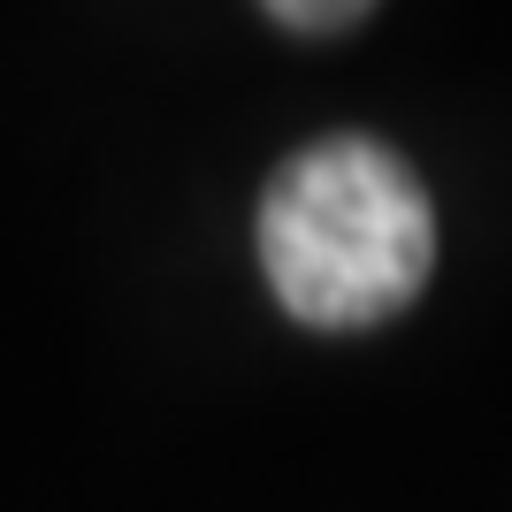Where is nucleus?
<instances>
[{
	"mask_svg": "<svg viewBox=\"0 0 512 512\" xmlns=\"http://www.w3.org/2000/svg\"><path fill=\"white\" fill-rule=\"evenodd\" d=\"M260 268L306 329H367L421 299L436 214L406 153L321 138L291 153L260 199Z\"/></svg>",
	"mask_w": 512,
	"mask_h": 512,
	"instance_id": "obj_1",
	"label": "nucleus"
},
{
	"mask_svg": "<svg viewBox=\"0 0 512 512\" xmlns=\"http://www.w3.org/2000/svg\"><path fill=\"white\" fill-rule=\"evenodd\" d=\"M276 23H291V31H344V23H360L375 0H260Z\"/></svg>",
	"mask_w": 512,
	"mask_h": 512,
	"instance_id": "obj_2",
	"label": "nucleus"
}]
</instances>
